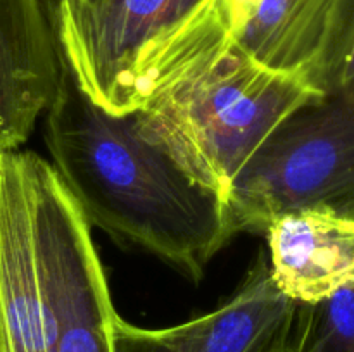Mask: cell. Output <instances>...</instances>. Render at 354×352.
<instances>
[{"label": "cell", "instance_id": "1", "mask_svg": "<svg viewBox=\"0 0 354 352\" xmlns=\"http://www.w3.org/2000/svg\"><path fill=\"white\" fill-rule=\"evenodd\" d=\"M44 116L50 164L90 226L199 283L237 233L228 206L144 140L135 114L93 104L68 66Z\"/></svg>", "mask_w": 354, "mask_h": 352}, {"label": "cell", "instance_id": "2", "mask_svg": "<svg viewBox=\"0 0 354 352\" xmlns=\"http://www.w3.org/2000/svg\"><path fill=\"white\" fill-rule=\"evenodd\" d=\"M325 95L306 76L252 59L221 24L162 57L135 121L144 140L228 206L237 176L275 128Z\"/></svg>", "mask_w": 354, "mask_h": 352}, {"label": "cell", "instance_id": "3", "mask_svg": "<svg viewBox=\"0 0 354 352\" xmlns=\"http://www.w3.org/2000/svg\"><path fill=\"white\" fill-rule=\"evenodd\" d=\"M107 290L92 226L54 166L0 152V352H54L66 321Z\"/></svg>", "mask_w": 354, "mask_h": 352}, {"label": "cell", "instance_id": "4", "mask_svg": "<svg viewBox=\"0 0 354 352\" xmlns=\"http://www.w3.org/2000/svg\"><path fill=\"white\" fill-rule=\"evenodd\" d=\"M324 206L354 219V104L325 95L282 121L237 176L235 230L265 233L282 214Z\"/></svg>", "mask_w": 354, "mask_h": 352}, {"label": "cell", "instance_id": "5", "mask_svg": "<svg viewBox=\"0 0 354 352\" xmlns=\"http://www.w3.org/2000/svg\"><path fill=\"white\" fill-rule=\"evenodd\" d=\"M206 0H59L66 66L93 104L113 116L131 113L137 59Z\"/></svg>", "mask_w": 354, "mask_h": 352}, {"label": "cell", "instance_id": "6", "mask_svg": "<svg viewBox=\"0 0 354 352\" xmlns=\"http://www.w3.org/2000/svg\"><path fill=\"white\" fill-rule=\"evenodd\" d=\"M297 304L273 285L259 254L216 309L169 328H142L118 314L114 352H283Z\"/></svg>", "mask_w": 354, "mask_h": 352}, {"label": "cell", "instance_id": "7", "mask_svg": "<svg viewBox=\"0 0 354 352\" xmlns=\"http://www.w3.org/2000/svg\"><path fill=\"white\" fill-rule=\"evenodd\" d=\"M64 71L59 0H0V152L26 144Z\"/></svg>", "mask_w": 354, "mask_h": 352}, {"label": "cell", "instance_id": "8", "mask_svg": "<svg viewBox=\"0 0 354 352\" xmlns=\"http://www.w3.org/2000/svg\"><path fill=\"white\" fill-rule=\"evenodd\" d=\"M272 282L296 304L315 306L354 289V219L330 207L290 211L268 224Z\"/></svg>", "mask_w": 354, "mask_h": 352}, {"label": "cell", "instance_id": "9", "mask_svg": "<svg viewBox=\"0 0 354 352\" xmlns=\"http://www.w3.org/2000/svg\"><path fill=\"white\" fill-rule=\"evenodd\" d=\"M339 0H225L232 40L275 71L320 86Z\"/></svg>", "mask_w": 354, "mask_h": 352}, {"label": "cell", "instance_id": "10", "mask_svg": "<svg viewBox=\"0 0 354 352\" xmlns=\"http://www.w3.org/2000/svg\"><path fill=\"white\" fill-rule=\"evenodd\" d=\"M283 352H354V289L315 306L297 304Z\"/></svg>", "mask_w": 354, "mask_h": 352}, {"label": "cell", "instance_id": "11", "mask_svg": "<svg viewBox=\"0 0 354 352\" xmlns=\"http://www.w3.org/2000/svg\"><path fill=\"white\" fill-rule=\"evenodd\" d=\"M320 86L327 95H339L354 104V0L337 3Z\"/></svg>", "mask_w": 354, "mask_h": 352}]
</instances>
